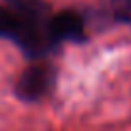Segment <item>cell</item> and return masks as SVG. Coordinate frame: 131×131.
I'll return each mask as SVG.
<instances>
[{"label": "cell", "mask_w": 131, "mask_h": 131, "mask_svg": "<svg viewBox=\"0 0 131 131\" xmlns=\"http://www.w3.org/2000/svg\"><path fill=\"white\" fill-rule=\"evenodd\" d=\"M10 6L17 14V29L14 41L31 58L46 54L52 45H56L50 31L52 14H48L41 0H14Z\"/></svg>", "instance_id": "obj_1"}, {"label": "cell", "mask_w": 131, "mask_h": 131, "mask_svg": "<svg viewBox=\"0 0 131 131\" xmlns=\"http://www.w3.org/2000/svg\"><path fill=\"white\" fill-rule=\"evenodd\" d=\"M56 79V70L50 64H31L17 79L16 93L23 100H37L45 96L54 85Z\"/></svg>", "instance_id": "obj_2"}, {"label": "cell", "mask_w": 131, "mask_h": 131, "mask_svg": "<svg viewBox=\"0 0 131 131\" xmlns=\"http://www.w3.org/2000/svg\"><path fill=\"white\" fill-rule=\"evenodd\" d=\"M50 31L56 42L70 41V42H81L85 39V27L83 19L73 10H62L54 14L50 19Z\"/></svg>", "instance_id": "obj_3"}, {"label": "cell", "mask_w": 131, "mask_h": 131, "mask_svg": "<svg viewBox=\"0 0 131 131\" xmlns=\"http://www.w3.org/2000/svg\"><path fill=\"white\" fill-rule=\"evenodd\" d=\"M17 29V14L12 6H0V37L14 39Z\"/></svg>", "instance_id": "obj_4"}, {"label": "cell", "mask_w": 131, "mask_h": 131, "mask_svg": "<svg viewBox=\"0 0 131 131\" xmlns=\"http://www.w3.org/2000/svg\"><path fill=\"white\" fill-rule=\"evenodd\" d=\"M110 6L116 19L131 25V0H110Z\"/></svg>", "instance_id": "obj_5"}]
</instances>
